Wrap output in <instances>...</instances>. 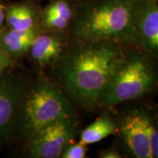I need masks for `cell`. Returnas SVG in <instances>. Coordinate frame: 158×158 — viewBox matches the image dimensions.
Listing matches in <instances>:
<instances>
[{
  "label": "cell",
  "mask_w": 158,
  "mask_h": 158,
  "mask_svg": "<svg viewBox=\"0 0 158 158\" xmlns=\"http://www.w3.org/2000/svg\"><path fill=\"white\" fill-rule=\"evenodd\" d=\"M70 34L41 31L33 41L28 52L40 68L57 64L68 50L71 42Z\"/></svg>",
  "instance_id": "8"
},
{
  "label": "cell",
  "mask_w": 158,
  "mask_h": 158,
  "mask_svg": "<svg viewBox=\"0 0 158 158\" xmlns=\"http://www.w3.org/2000/svg\"><path fill=\"white\" fill-rule=\"evenodd\" d=\"M77 106L62 88L40 76L23 93L16 118L21 134L28 141L37 130L56 120L78 117Z\"/></svg>",
  "instance_id": "4"
},
{
  "label": "cell",
  "mask_w": 158,
  "mask_h": 158,
  "mask_svg": "<svg viewBox=\"0 0 158 158\" xmlns=\"http://www.w3.org/2000/svg\"><path fill=\"white\" fill-rule=\"evenodd\" d=\"M153 133L152 137V153L153 158H158V110H152Z\"/></svg>",
  "instance_id": "15"
},
{
  "label": "cell",
  "mask_w": 158,
  "mask_h": 158,
  "mask_svg": "<svg viewBox=\"0 0 158 158\" xmlns=\"http://www.w3.org/2000/svg\"><path fill=\"white\" fill-rule=\"evenodd\" d=\"M77 0H51L40 14L41 31L70 35L76 15Z\"/></svg>",
  "instance_id": "9"
},
{
  "label": "cell",
  "mask_w": 158,
  "mask_h": 158,
  "mask_svg": "<svg viewBox=\"0 0 158 158\" xmlns=\"http://www.w3.org/2000/svg\"><path fill=\"white\" fill-rule=\"evenodd\" d=\"M141 0H77L70 36L86 41H112L134 46Z\"/></svg>",
  "instance_id": "2"
},
{
  "label": "cell",
  "mask_w": 158,
  "mask_h": 158,
  "mask_svg": "<svg viewBox=\"0 0 158 158\" xmlns=\"http://www.w3.org/2000/svg\"><path fill=\"white\" fill-rule=\"evenodd\" d=\"M130 46L112 41L71 40L57 63L62 88L77 108H99L100 99Z\"/></svg>",
  "instance_id": "1"
},
{
  "label": "cell",
  "mask_w": 158,
  "mask_h": 158,
  "mask_svg": "<svg viewBox=\"0 0 158 158\" xmlns=\"http://www.w3.org/2000/svg\"><path fill=\"white\" fill-rule=\"evenodd\" d=\"M23 85L12 79H0V136L7 135L16 119Z\"/></svg>",
  "instance_id": "10"
},
{
  "label": "cell",
  "mask_w": 158,
  "mask_h": 158,
  "mask_svg": "<svg viewBox=\"0 0 158 158\" xmlns=\"http://www.w3.org/2000/svg\"><path fill=\"white\" fill-rule=\"evenodd\" d=\"M5 20V12H4L3 6L0 4V27H2Z\"/></svg>",
  "instance_id": "18"
},
{
  "label": "cell",
  "mask_w": 158,
  "mask_h": 158,
  "mask_svg": "<svg viewBox=\"0 0 158 158\" xmlns=\"http://www.w3.org/2000/svg\"><path fill=\"white\" fill-rule=\"evenodd\" d=\"M80 132L78 117L56 120L31 135L27 141V151L31 157H61L64 149L73 142Z\"/></svg>",
  "instance_id": "6"
},
{
  "label": "cell",
  "mask_w": 158,
  "mask_h": 158,
  "mask_svg": "<svg viewBox=\"0 0 158 158\" xmlns=\"http://www.w3.org/2000/svg\"><path fill=\"white\" fill-rule=\"evenodd\" d=\"M157 89L158 60L130 46L102 94L99 108L112 110L123 102L149 96Z\"/></svg>",
  "instance_id": "3"
},
{
  "label": "cell",
  "mask_w": 158,
  "mask_h": 158,
  "mask_svg": "<svg viewBox=\"0 0 158 158\" xmlns=\"http://www.w3.org/2000/svg\"><path fill=\"white\" fill-rule=\"evenodd\" d=\"M88 148L80 142L71 143L66 147L62 153V158H84L86 157Z\"/></svg>",
  "instance_id": "14"
},
{
  "label": "cell",
  "mask_w": 158,
  "mask_h": 158,
  "mask_svg": "<svg viewBox=\"0 0 158 158\" xmlns=\"http://www.w3.org/2000/svg\"><path fill=\"white\" fill-rule=\"evenodd\" d=\"M101 158H122L123 156L120 152L119 149L115 147H112L104 150H102L98 155Z\"/></svg>",
  "instance_id": "16"
},
{
  "label": "cell",
  "mask_w": 158,
  "mask_h": 158,
  "mask_svg": "<svg viewBox=\"0 0 158 158\" xmlns=\"http://www.w3.org/2000/svg\"><path fill=\"white\" fill-rule=\"evenodd\" d=\"M40 31V26L29 30L10 29L2 35L0 45L9 56H23L28 52L35 37Z\"/></svg>",
  "instance_id": "11"
},
{
  "label": "cell",
  "mask_w": 158,
  "mask_h": 158,
  "mask_svg": "<svg viewBox=\"0 0 158 158\" xmlns=\"http://www.w3.org/2000/svg\"><path fill=\"white\" fill-rule=\"evenodd\" d=\"M134 47L158 60V3L141 0L136 18Z\"/></svg>",
  "instance_id": "7"
},
{
  "label": "cell",
  "mask_w": 158,
  "mask_h": 158,
  "mask_svg": "<svg viewBox=\"0 0 158 158\" xmlns=\"http://www.w3.org/2000/svg\"><path fill=\"white\" fill-rule=\"evenodd\" d=\"M115 120V135L118 136L126 154L133 158H153L151 110L142 106L131 107L118 114Z\"/></svg>",
  "instance_id": "5"
},
{
  "label": "cell",
  "mask_w": 158,
  "mask_h": 158,
  "mask_svg": "<svg viewBox=\"0 0 158 158\" xmlns=\"http://www.w3.org/2000/svg\"><path fill=\"white\" fill-rule=\"evenodd\" d=\"M116 131L115 118L106 110L95 121L80 132L78 142L86 146L98 143L108 136L115 135Z\"/></svg>",
  "instance_id": "13"
},
{
  "label": "cell",
  "mask_w": 158,
  "mask_h": 158,
  "mask_svg": "<svg viewBox=\"0 0 158 158\" xmlns=\"http://www.w3.org/2000/svg\"><path fill=\"white\" fill-rule=\"evenodd\" d=\"M40 14L41 12L31 4H19L8 10L7 21L10 29L29 30L40 26Z\"/></svg>",
  "instance_id": "12"
},
{
  "label": "cell",
  "mask_w": 158,
  "mask_h": 158,
  "mask_svg": "<svg viewBox=\"0 0 158 158\" xmlns=\"http://www.w3.org/2000/svg\"><path fill=\"white\" fill-rule=\"evenodd\" d=\"M142 1H146V2H157V3H158V0H142Z\"/></svg>",
  "instance_id": "19"
},
{
  "label": "cell",
  "mask_w": 158,
  "mask_h": 158,
  "mask_svg": "<svg viewBox=\"0 0 158 158\" xmlns=\"http://www.w3.org/2000/svg\"><path fill=\"white\" fill-rule=\"evenodd\" d=\"M10 64V56H9L0 45V76Z\"/></svg>",
  "instance_id": "17"
}]
</instances>
